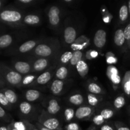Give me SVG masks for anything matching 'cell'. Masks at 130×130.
Wrapping results in <instances>:
<instances>
[{
	"mask_svg": "<svg viewBox=\"0 0 130 130\" xmlns=\"http://www.w3.org/2000/svg\"><path fill=\"white\" fill-rule=\"evenodd\" d=\"M0 74L5 81L12 86H17L22 82V77L20 73L8 68L6 66L0 63Z\"/></svg>",
	"mask_w": 130,
	"mask_h": 130,
	"instance_id": "1",
	"label": "cell"
},
{
	"mask_svg": "<svg viewBox=\"0 0 130 130\" xmlns=\"http://www.w3.org/2000/svg\"><path fill=\"white\" fill-rule=\"evenodd\" d=\"M22 14L19 11L11 9L0 10V22L15 24L21 20Z\"/></svg>",
	"mask_w": 130,
	"mask_h": 130,
	"instance_id": "2",
	"label": "cell"
},
{
	"mask_svg": "<svg viewBox=\"0 0 130 130\" xmlns=\"http://www.w3.org/2000/svg\"><path fill=\"white\" fill-rule=\"evenodd\" d=\"M93 42L97 48H101L104 47L106 43V32L105 30L102 29L98 30L94 36Z\"/></svg>",
	"mask_w": 130,
	"mask_h": 130,
	"instance_id": "3",
	"label": "cell"
},
{
	"mask_svg": "<svg viewBox=\"0 0 130 130\" xmlns=\"http://www.w3.org/2000/svg\"><path fill=\"white\" fill-rule=\"evenodd\" d=\"M59 13L60 10L57 6H53L50 8L48 12V18H49V22L51 25H58L60 22Z\"/></svg>",
	"mask_w": 130,
	"mask_h": 130,
	"instance_id": "4",
	"label": "cell"
},
{
	"mask_svg": "<svg viewBox=\"0 0 130 130\" xmlns=\"http://www.w3.org/2000/svg\"><path fill=\"white\" fill-rule=\"evenodd\" d=\"M13 42V38L10 34H3L0 36V50L8 48Z\"/></svg>",
	"mask_w": 130,
	"mask_h": 130,
	"instance_id": "5",
	"label": "cell"
},
{
	"mask_svg": "<svg viewBox=\"0 0 130 130\" xmlns=\"http://www.w3.org/2000/svg\"><path fill=\"white\" fill-rule=\"evenodd\" d=\"M76 38V31L72 27H68L64 30V39L67 44H71Z\"/></svg>",
	"mask_w": 130,
	"mask_h": 130,
	"instance_id": "6",
	"label": "cell"
},
{
	"mask_svg": "<svg viewBox=\"0 0 130 130\" xmlns=\"http://www.w3.org/2000/svg\"><path fill=\"white\" fill-rule=\"evenodd\" d=\"M35 53L41 57H48L52 54V49L46 44H39L36 48Z\"/></svg>",
	"mask_w": 130,
	"mask_h": 130,
	"instance_id": "7",
	"label": "cell"
},
{
	"mask_svg": "<svg viewBox=\"0 0 130 130\" xmlns=\"http://www.w3.org/2000/svg\"><path fill=\"white\" fill-rule=\"evenodd\" d=\"M13 67L17 72L20 74H26L30 71V65L22 61H18L13 64Z\"/></svg>",
	"mask_w": 130,
	"mask_h": 130,
	"instance_id": "8",
	"label": "cell"
},
{
	"mask_svg": "<svg viewBox=\"0 0 130 130\" xmlns=\"http://www.w3.org/2000/svg\"><path fill=\"white\" fill-rule=\"evenodd\" d=\"M1 91L5 94V96L7 99L8 101L9 102L11 105L12 104H15V103L17 102V94L15 93V92L14 91H13L12 90H10V89H1Z\"/></svg>",
	"mask_w": 130,
	"mask_h": 130,
	"instance_id": "9",
	"label": "cell"
},
{
	"mask_svg": "<svg viewBox=\"0 0 130 130\" xmlns=\"http://www.w3.org/2000/svg\"><path fill=\"white\" fill-rule=\"evenodd\" d=\"M92 112V109L89 107H82L77 109L76 112V117L77 119H83L87 118Z\"/></svg>",
	"mask_w": 130,
	"mask_h": 130,
	"instance_id": "10",
	"label": "cell"
},
{
	"mask_svg": "<svg viewBox=\"0 0 130 130\" xmlns=\"http://www.w3.org/2000/svg\"><path fill=\"white\" fill-rule=\"evenodd\" d=\"M125 36L122 29H118L114 34V43L118 46H121L125 43Z\"/></svg>",
	"mask_w": 130,
	"mask_h": 130,
	"instance_id": "11",
	"label": "cell"
},
{
	"mask_svg": "<svg viewBox=\"0 0 130 130\" xmlns=\"http://www.w3.org/2000/svg\"><path fill=\"white\" fill-rule=\"evenodd\" d=\"M63 87V83L62 80H55L52 83V86H51V90L53 94L57 95L62 91Z\"/></svg>",
	"mask_w": 130,
	"mask_h": 130,
	"instance_id": "12",
	"label": "cell"
},
{
	"mask_svg": "<svg viewBox=\"0 0 130 130\" xmlns=\"http://www.w3.org/2000/svg\"><path fill=\"white\" fill-rule=\"evenodd\" d=\"M36 46V42L32 40L28 41L25 42L23 43L22 45H20L19 48V52L20 53H26L29 52L30 50L32 49Z\"/></svg>",
	"mask_w": 130,
	"mask_h": 130,
	"instance_id": "13",
	"label": "cell"
},
{
	"mask_svg": "<svg viewBox=\"0 0 130 130\" xmlns=\"http://www.w3.org/2000/svg\"><path fill=\"white\" fill-rule=\"evenodd\" d=\"M60 109L59 104H58V102L56 100H51L49 102V105L48 107V111L51 114H55L58 112Z\"/></svg>",
	"mask_w": 130,
	"mask_h": 130,
	"instance_id": "14",
	"label": "cell"
},
{
	"mask_svg": "<svg viewBox=\"0 0 130 130\" xmlns=\"http://www.w3.org/2000/svg\"><path fill=\"white\" fill-rule=\"evenodd\" d=\"M43 125L45 128H48L51 130L55 129L59 126V121L55 118H51L46 120L43 123Z\"/></svg>",
	"mask_w": 130,
	"mask_h": 130,
	"instance_id": "15",
	"label": "cell"
},
{
	"mask_svg": "<svg viewBox=\"0 0 130 130\" xmlns=\"http://www.w3.org/2000/svg\"><path fill=\"white\" fill-rule=\"evenodd\" d=\"M40 96V93L38 90H29L25 93V98L29 102H34Z\"/></svg>",
	"mask_w": 130,
	"mask_h": 130,
	"instance_id": "16",
	"label": "cell"
},
{
	"mask_svg": "<svg viewBox=\"0 0 130 130\" xmlns=\"http://www.w3.org/2000/svg\"><path fill=\"white\" fill-rule=\"evenodd\" d=\"M48 65V62L46 59L44 58H40L36 61L34 63V69L36 71H41L46 67Z\"/></svg>",
	"mask_w": 130,
	"mask_h": 130,
	"instance_id": "17",
	"label": "cell"
},
{
	"mask_svg": "<svg viewBox=\"0 0 130 130\" xmlns=\"http://www.w3.org/2000/svg\"><path fill=\"white\" fill-rule=\"evenodd\" d=\"M76 69H77V71L79 73V74L81 75L82 76H84L85 75H86L88 73V67L87 63L83 60L79 61L77 63V65H76Z\"/></svg>",
	"mask_w": 130,
	"mask_h": 130,
	"instance_id": "18",
	"label": "cell"
},
{
	"mask_svg": "<svg viewBox=\"0 0 130 130\" xmlns=\"http://www.w3.org/2000/svg\"><path fill=\"white\" fill-rule=\"evenodd\" d=\"M24 21L25 24L29 25H36L38 24L40 21L39 17L35 15H29L25 17Z\"/></svg>",
	"mask_w": 130,
	"mask_h": 130,
	"instance_id": "19",
	"label": "cell"
},
{
	"mask_svg": "<svg viewBox=\"0 0 130 130\" xmlns=\"http://www.w3.org/2000/svg\"><path fill=\"white\" fill-rule=\"evenodd\" d=\"M129 10L127 5H124L120 8L119 10V19L122 22H124L128 19Z\"/></svg>",
	"mask_w": 130,
	"mask_h": 130,
	"instance_id": "20",
	"label": "cell"
},
{
	"mask_svg": "<svg viewBox=\"0 0 130 130\" xmlns=\"http://www.w3.org/2000/svg\"><path fill=\"white\" fill-rule=\"evenodd\" d=\"M51 79V74L49 72H45L41 74L37 79V82L40 85L47 83Z\"/></svg>",
	"mask_w": 130,
	"mask_h": 130,
	"instance_id": "21",
	"label": "cell"
},
{
	"mask_svg": "<svg viewBox=\"0 0 130 130\" xmlns=\"http://www.w3.org/2000/svg\"><path fill=\"white\" fill-rule=\"evenodd\" d=\"M69 101L71 104L75 105H79L83 102V97L81 95L76 94L75 95H72L70 97Z\"/></svg>",
	"mask_w": 130,
	"mask_h": 130,
	"instance_id": "22",
	"label": "cell"
},
{
	"mask_svg": "<svg viewBox=\"0 0 130 130\" xmlns=\"http://www.w3.org/2000/svg\"><path fill=\"white\" fill-rule=\"evenodd\" d=\"M83 53L81 51H76L72 55V57L71 60V63L72 66H76L79 61L81 60Z\"/></svg>",
	"mask_w": 130,
	"mask_h": 130,
	"instance_id": "23",
	"label": "cell"
},
{
	"mask_svg": "<svg viewBox=\"0 0 130 130\" xmlns=\"http://www.w3.org/2000/svg\"><path fill=\"white\" fill-rule=\"evenodd\" d=\"M32 106L29 103L27 102H23L20 104V110L24 114H28L31 111Z\"/></svg>",
	"mask_w": 130,
	"mask_h": 130,
	"instance_id": "24",
	"label": "cell"
},
{
	"mask_svg": "<svg viewBox=\"0 0 130 130\" xmlns=\"http://www.w3.org/2000/svg\"><path fill=\"white\" fill-rule=\"evenodd\" d=\"M67 73H68V71H67V68L65 67H61L60 68L57 70L56 76L57 78L59 79V80H62L67 77Z\"/></svg>",
	"mask_w": 130,
	"mask_h": 130,
	"instance_id": "25",
	"label": "cell"
},
{
	"mask_svg": "<svg viewBox=\"0 0 130 130\" xmlns=\"http://www.w3.org/2000/svg\"><path fill=\"white\" fill-rule=\"evenodd\" d=\"M0 105L2 106L3 107L7 108V109L10 108V105H11V104L8 101L5 94L1 91V90H0Z\"/></svg>",
	"mask_w": 130,
	"mask_h": 130,
	"instance_id": "26",
	"label": "cell"
},
{
	"mask_svg": "<svg viewBox=\"0 0 130 130\" xmlns=\"http://www.w3.org/2000/svg\"><path fill=\"white\" fill-rule=\"evenodd\" d=\"M125 99L123 96H118L114 100V106L116 109H121L125 105Z\"/></svg>",
	"mask_w": 130,
	"mask_h": 130,
	"instance_id": "27",
	"label": "cell"
},
{
	"mask_svg": "<svg viewBox=\"0 0 130 130\" xmlns=\"http://www.w3.org/2000/svg\"><path fill=\"white\" fill-rule=\"evenodd\" d=\"M88 90L90 92L94 94H99L102 92L101 88L96 83H93L89 85Z\"/></svg>",
	"mask_w": 130,
	"mask_h": 130,
	"instance_id": "28",
	"label": "cell"
},
{
	"mask_svg": "<svg viewBox=\"0 0 130 130\" xmlns=\"http://www.w3.org/2000/svg\"><path fill=\"white\" fill-rule=\"evenodd\" d=\"M73 53L71 52H66L63 53L60 58V61L63 63H67L69 61H71Z\"/></svg>",
	"mask_w": 130,
	"mask_h": 130,
	"instance_id": "29",
	"label": "cell"
},
{
	"mask_svg": "<svg viewBox=\"0 0 130 130\" xmlns=\"http://www.w3.org/2000/svg\"><path fill=\"white\" fill-rule=\"evenodd\" d=\"M101 116L104 118V119H108L109 118H111L114 115V112L110 109H104L100 113Z\"/></svg>",
	"mask_w": 130,
	"mask_h": 130,
	"instance_id": "30",
	"label": "cell"
},
{
	"mask_svg": "<svg viewBox=\"0 0 130 130\" xmlns=\"http://www.w3.org/2000/svg\"><path fill=\"white\" fill-rule=\"evenodd\" d=\"M65 119L67 121H70L74 116V110L72 109H67L64 112Z\"/></svg>",
	"mask_w": 130,
	"mask_h": 130,
	"instance_id": "31",
	"label": "cell"
},
{
	"mask_svg": "<svg viewBox=\"0 0 130 130\" xmlns=\"http://www.w3.org/2000/svg\"><path fill=\"white\" fill-rule=\"evenodd\" d=\"M11 124L17 130H27L26 125L22 121H17L11 123Z\"/></svg>",
	"mask_w": 130,
	"mask_h": 130,
	"instance_id": "32",
	"label": "cell"
},
{
	"mask_svg": "<svg viewBox=\"0 0 130 130\" xmlns=\"http://www.w3.org/2000/svg\"><path fill=\"white\" fill-rule=\"evenodd\" d=\"M105 119L101 116V115H97L93 118V122L96 125H100V124H103Z\"/></svg>",
	"mask_w": 130,
	"mask_h": 130,
	"instance_id": "33",
	"label": "cell"
},
{
	"mask_svg": "<svg viewBox=\"0 0 130 130\" xmlns=\"http://www.w3.org/2000/svg\"><path fill=\"white\" fill-rule=\"evenodd\" d=\"M124 31V36H125V39L127 41L130 42V24H128L126 27H125Z\"/></svg>",
	"mask_w": 130,
	"mask_h": 130,
	"instance_id": "34",
	"label": "cell"
},
{
	"mask_svg": "<svg viewBox=\"0 0 130 130\" xmlns=\"http://www.w3.org/2000/svg\"><path fill=\"white\" fill-rule=\"evenodd\" d=\"M88 101L90 104H91L93 106H95L97 104L98 100L96 96H94L93 95H88Z\"/></svg>",
	"mask_w": 130,
	"mask_h": 130,
	"instance_id": "35",
	"label": "cell"
},
{
	"mask_svg": "<svg viewBox=\"0 0 130 130\" xmlns=\"http://www.w3.org/2000/svg\"><path fill=\"white\" fill-rule=\"evenodd\" d=\"M66 130H79V127L76 123H70L66 126Z\"/></svg>",
	"mask_w": 130,
	"mask_h": 130,
	"instance_id": "36",
	"label": "cell"
},
{
	"mask_svg": "<svg viewBox=\"0 0 130 130\" xmlns=\"http://www.w3.org/2000/svg\"><path fill=\"white\" fill-rule=\"evenodd\" d=\"M8 114L6 110L4 109L2 106L0 105V119H8Z\"/></svg>",
	"mask_w": 130,
	"mask_h": 130,
	"instance_id": "37",
	"label": "cell"
},
{
	"mask_svg": "<svg viewBox=\"0 0 130 130\" xmlns=\"http://www.w3.org/2000/svg\"><path fill=\"white\" fill-rule=\"evenodd\" d=\"M34 76H27V77H25L24 78V81H23V84L24 85H28L30 83H31L32 81L34 80Z\"/></svg>",
	"mask_w": 130,
	"mask_h": 130,
	"instance_id": "38",
	"label": "cell"
},
{
	"mask_svg": "<svg viewBox=\"0 0 130 130\" xmlns=\"http://www.w3.org/2000/svg\"><path fill=\"white\" fill-rule=\"evenodd\" d=\"M101 130H113L112 128L109 125H104L102 126Z\"/></svg>",
	"mask_w": 130,
	"mask_h": 130,
	"instance_id": "39",
	"label": "cell"
},
{
	"mask_svg": "<svg viewBox=\"0 0 130 130\" xmlns=\"http://www.w3.org/2000/svg\"><path fill=\"white\" fill-rule=\"evenodd\" d=\"M5 80H4V79L3 78L2 76H1V74H0V90H1V88L3 86V85H5Z\"/></svg>",
	"mask_w": 130,
	"mask_h": 130,
	"instance_id": "40",
	"label": "cell"
},
{
	"mask_svg": "<svg viewBox=\"0 0 130 130\" xmlns=\"http://www.w3.org/2000/svg\"><path fill=\"white\" fill-rule=\"evenodd\" d=\"M19 1L20 3H21L27 4V3H29L31 2L32 0H19Z\"/></svg>",
	"mask_w": 130,
	"mask_h": 130,
	"instance_id": "41",
	"label": "cell"
},
{
	"mask_svg": "<svg viewBox=\"0 0 130 130\" xmlns=\"http://www.w3.org/2000/svg\"><path fill=\"white\" fill-rule=\"evenodd\" d=\"M118 130H130V129L126 126H120L118 128Z\"/></svg>",
	"mask_w": 130,
	"mask_h": 130,
	"instance_id": "42",
	"label": "cell"
},
{
	"mask_svg": "<svg viewBox=\"0 0 130 130\" xmlns=\"http://www.w3.org/2000/svg\"><path fill=\"white\" fill-rule=\"evenodd\" d=\"M0 130H8V126H6L1 125V124H0Z\"/></svg>",
	"mask_w": 130,
	"mask_h": 130,
	"instance_id": "43",
	"label": "cell"
},
{
	"mask_svg": "<svg viewBox=\"0 0 130 130\" xmlns=\"http://www.w3.org/2000/svg\"><path fill=\"white\" fill-rule=\"evenodd\" d=\"M8 130H17L15 128H13V127L12 126V125H11V124H9V125L8 126Z\"/></svg>",
	"mask_w": 130,
	"mask_h": 130,
	"instance_id": "44",
	"label": "cell"
},
{
	"mask_svg": "<svg viewBox=\"0 0 130 130\" xmlns=\"http://www.w3.org/2000/svg\"><path fill=\"white\" fill-rule=\"evenodd\" d=\"M41 130H51V129L45 128V127H42V128H41Z\"/></svg>",
	"mask_w": 130,
	"mask_h": 130,
	"instance_id": "45",
	"label": "cell"
},
{
	"mask_svg": "<svg viewBox=\"0 0 130 130\" xmlns=\"http://www.w3.org/2000/svg\"><path fill=\"white\" fill-rule=\"evenodd\" d=\"M128 10H129V14H130V0L129 1H128Z\"/></svg>",
	"mask_w": 130,
	"mask_h": 130,
	"instance_id": "46",
	"label": "cell"
},
{
	"mask_svg": "<svg viewBox=\"0 0 130 130\" xmlns=\"http://www.w3.org/2000/svg\"><path fill=\"white\" fill-rule=\"evenodd\" d=\"M3 6V1L0 0V10H1V8Z\"/></svg>",
	"mask_w": 130,
	"mask_h": 130,
	"instance_id": "47",
	"label": "cell"
},
{
	"mask_svg": "<svg viewBox=\"0 0 130 130\" xmlns=\"http://www.w3.org/2000/svg\"><path fill=\"white\" fill-rule=\"evenodd\" d=\"M65 1H66V2H71V0H65Z\"/></svg>",
	"mask_w": 130,
	"mask_h": 130,
	"instance_id": "48",
	"label": "cell"
},
{
	"mask_svg": "<svg viewBox=\"0 0 130 130\" xmlns=\"http://www.w3.org/2000/svg\"><path fill=\"white\" fill-rule=\"evenodd\" d=\"M2 35H1V29H0V36H1Z\"/></svg>",
	"mask_w": 130,
	"mask_h": 130,
	"instance_id": "49",
	"label": "cell"
},
{
	"mask_svg": "<svg viewBox=\"0 0 130 130\" xmlns=\"http://www.w3.org/2000/svg\"><path fill=\"white\" fill-rule=\"evenodd\" d=\"M34 130H38V129H34Z\"/></svg>",
	"mask_w": 130,
	"mask_h": 130,
	"instance_id": "50",
	"label": "cell"
},
{
	"mask_svg": "<svg viewBox=\"0 0 130 130\" xmlns=\"http://www.w3.org/2000/svg\"><path fill=\"white\" fill-rule=\"evenodd\" d=\"M129 113H130V109H129Z\"/></svg>",
	"mask_w": 130,
	"mask_h": 130,
	"instance_id": "51",
	"label": "cell"
}]
</instances>
